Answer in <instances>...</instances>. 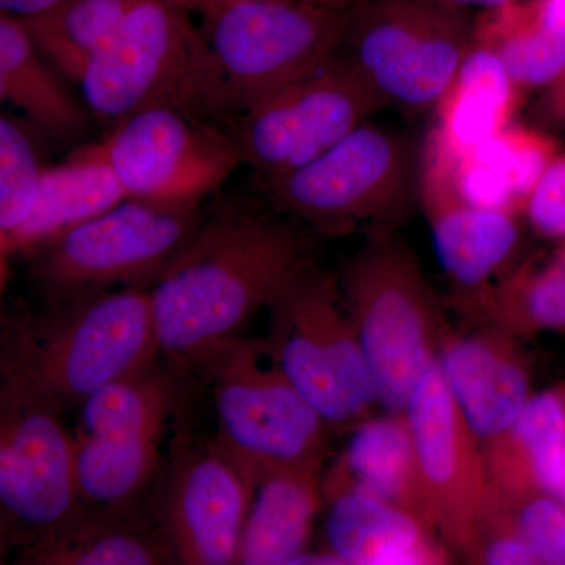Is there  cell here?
<instances>
[{"mask_svg":"<svg viewBox=\"0 0 565 565\" xmlns=\"http://www.w3.org/2000/svg\"><path fill=\"white\" fill-rule=\"evenodd\" d=\"M522 103L503 65L473 43L435 106L434 129L446 148L459 154L508 128Z\"/></svg>","mask_w":565,"mask_h":565,"instance_id":"27","label":"cell"},{"mask_svg":"<svg viewBox=\"0 0 565 565\" xmlns=\"http://www.w3.org/2000/svg\"><path fill=\"white\" fill-rule=\"evenodd\" d=\"M128 199L95 143L82 145L58 166L46 167L35 206L24 225L0 244L2 264L90 221Z\"/></svg>","mask_w":565,"mask_h":565,"instance_id":"23","label":"cell"},{"mask_svg":"<svg viewBox=\"0 0 565 565\" xmlns=\"http://www.w3.org/2000/svg\"><path fill=\"white\" fill-rule=\"evenodd\" d=\"M515 340L492 327L471 334L446 327L438 344L445 384L481 441L508 429L533 397L530 366Z\"/></svg>","mask_w":565,"mask_h":565,"instance_id":"18","label":"cell"},{"mask_svg":"<svg viewBox=\"0 0 565 565\" xmlns=\"http://www.w3.org/2000/svg\"><path fill=\"white\" fill-rule=\"evenodd\" d=\"M470 310L514 338L565 330V266L552 253L541 262L531 259L492 282Z\"/></svg>","mask_w":565,"mask_h":565,"instance_id":"30","label":"cell"},{"mask_svg":"<svg viewBox=\"0 0 565 565\" xmlns=\"http://www.w3.org/2000/svg\"><path fill=\"white\" fill-rule=\"evenodd\" d=\"M158 525L177 564H236L255 481L214 440L180 444L169 467Z\"/></svg>","mask_w":565,"mask_h":565,"instance_id":"16","label":"cell"},{"mask_svg":"<svg viewBox=\"0 0 565 565\" xmlns=\"http://www.w3.org/2000/svg\"><path fill=\"white\" fill-rule=\"evenodd\" d=\"M161 356L150 289H111L47 303L2 333V379L17 382L63 412L129 377Z\"/></svg>","mask_w":565,"mask_h":565,"instance_id":"2","label":"cell"},{"mask_svg":"<svg viewBox=\"0 0 565 565\" xmlns=\"http://www.w3.org/2000/svg\"><path fill=\"white\" fill-rule=\"evenodd\" d=\"M326 503L322 473L280 468L255 479L236 564L288 565L310 552Z\"/></svg>","mask_w":565,"mask_h":565,"instance_id":"22","label":"cell"},{"mask_svg":"<svg viewBox=\"0 0 565 565\" xmlns=\"http://www.w3.org/2000/svg\"><path fill=\"white\" fill-rule=\"evenodd\" d=\"M539 6L546 28L565 36V0H539Z\"/></svg>","mask_w":565,"mask_h":565,"instance_id":"37","label":"cell"},{"mask_svg":"<svg viewBox=\"0 0 565 565\" xmlns=\"http://www.w3.org/2000/svg\"><path fill=\"white\" fill-rule=\"evenodd\" d=\"M61 76L24 22L0 13V99L20 109L35 131L68 140L87 131L93 117Z\"/></svg>","mask_w":565,"mask_h":565,"instance_id":"26","label":"cell"},{"mask_svg":"<svg viewBox=\"0 0 565 565\" xmlns=\"http://www.w3.org/2000/svg\"><path fill=\"white\" fill-rule=\"evenodd\" d=\"M313 266L307 243L289 223L245 210L204 217L148 288L161 356L192 366L239 337L253 316L273 307Z\"/></svg>","mask_w":565,"mask_h":565,"instance_id":"1","label":"cell"},{"mask_svg":"<svg viewBox=\"0 0 565 565\" xmlns=\"http://www.w3.org/2000/svg\"><path fill=\"white\" fill-rule=\"evenodd\" d=\"M416 192L445 274L470 307L492 286L519 244V215L468 202L452 178L451 154L437 131L424 141Z\"/></svg>","mask_w":565,"mask_h":565,"instance_id":"17","label":"cell"},{"mask_svg":"<svg viewBox=\"0 0 565 565\" xmlns=\"http://www.w3.org/2000/svg\"><path fill=\"white\" fill-rule=\"evenodd\" d=\"M323 2H348V0H323Z\"/></svg>","mask_w":565,"mask_h":565,"instance_id":"42","label":"cell"},{"mask_svg":"<svg viewBox=\"0 0 565 565\" xmlns=\"http://www.w3.org/2000/svg\"><path fill=\"white\" fill-rule=\"evenodd\" d=\"M95 145L128 199L166 206H200L244 163L225 125L173 106L136 111Z\"/></svg>","mask_w":565,"mask_h":565,"instance_id":"13","label":"cell"},{"mask_svg":"<svg viewBox=\"0 0 565 565\" xmlns=\"http://www.w3.org/2000/svg\"><path fill=\"white\" fill-rule=\"evenodd\" d=\"M25 120L0 118V244L24 225L35 206L46 167Z\"/></svg>","mask_w":565,"mask_h":565,"instance_id":"31","label":"cell"},{"mask_svg":"<svg viewBox=\"0 0 565 565\" xmlns=\"http://www.w3.org/2000/svg\"><path fill=\"white\" fill-rule=\"evenodd\" d=\"M539 114L544 120L565 128V65L555 79L544 88L539 99Z\"/></svg>","mask_w":565,"mask_h":565,"instance_id":"35","label":"cell"},{"mask_svg":"<svg viewBox=\"0 0 565 565\" xmlns=\"http://www.w3.org/2000/svg\"><path fill=\"white\" fill-rule=\"evenodd\" d=\"M473 44L465 10L441 0L351 7L343 51L385 106H437Z\"/></svg>","mask_w":565,"mask_h":565,"instance_id":"11","label":"cell"},{"mask_svg":"<svg viewBox=\"0 0 565 565\" xmlns=\"http://www.w3.org/2000/svg\"><path fill=\"white\" fill-rule=\"evenodd\" d=\"M338 281L379 407L404 414L448 327L437 294L411 245L385 230L370 234Z\"/></svg>","mask_w":565,"mask_h":565,"instance_id":"4","label":"cell"},{"mask_svg":"<svg viewBox=\"0 0 565 565\" xmlns=\"http://www.w3.org/2000/svg\"><path fill=\"white\" fill-rule=\"evenodd\" d=\"M490 525L519 535L530 546L535 563L565 565V503L556 494L534 493L515 501L493 497L484 530Z\"/></svg>","mask_w":565,"mask_h":565,"instance_id":"32","label":"cell"},{"mask_svg":"<svg viewBox=\"0 0 565 565\" xmlns=\"http://www.w3.org/2000/svg\"><path fill=\"white\" fill-rule=\"evenodd\" d=\"M470 563L487 565H530L535 563L530 546L503 526H487Z\"/></svg>","mask_w":565,"mask_h":565,"instance_id":"34","label":"cell"},{"mask_svg":"<svg viewBox=\"0 0 565 565\" xmlns=\"http://www.w3.org/2000/svg\"><path fill=\"white\" fill-rule=\"evenodd\" d=\"M264 344L332 433L374 416L377 392L340 281L311 267L269 308Z\"/></svg>","mask_w":565,"mask_h":565,"instance_id":"7","label":"cell"},{"mask_svg":"<svg viewBox=\"0 0 565 565\" xmlns=\"http://www.w3.org/2000/svg\"><path fill=\"white\" fill-rule=\"evenodd\" d=\"M132 0H62L20 20L65 79L79 84L88 65L117 36Z\"/></svg>","mask_w":565,"mask_h":565,"instance_id":"29","label":"cell"},{"mask_svg":"<svg viewBox=\"0 0 565 565\" xmlns=\"http://www.w3.org/2000/svg\"><path fill=\"white\" fill-rule=\"evenodd\" d=\"M556 497L561 498V500H563L565 503V449H564L563 471H561L559 489H557Z\"/></svg>","mask_w":565,"mask_h":565,"instance_id":"40","label":"cell"},{"mask_svg":"<svg viewBox=\"0 0 565 565\" xmlns=\"http://www.w3.org/2000/svg\"><path fill=\"white\" fill-rule=\"evenodd\" d=\"M384 107L341 50L245 107L228 129L244 163L267 181L313 162Z\"/></svg>","mask_w":565,"mask_h":565,"instance_id":"12","label":"cell"},{"mask_svg":"<svg viewBox=\"0 0 565 565\" xmlns=\"http://www.w3.org/2000/svg\"><path fill=\"white\" fill-rule=\"evenodd\" d=\"M212 2H214V0H191L195 13H200V11L206 9L207 6H211Z\"/></svg>","mask_w":565,"mask_h":565,"instance_id":"41","label":"cell"},{"mask_svg":"<svg viewBox=\"0 0 565 565\" xmlns=\"http://www.w3.org/2000/svg\"><path fill=\"white\" fill-rule=\"evenodd\" d=\"M473 43L492 52L520 99L545 88L565 65V36L550 31L539 0H512L486 10L473 28Z\"/></svg>","mask_w":565,"mask_h":565,"instance_id":"28","label":"cell"},{"mask_svg":"<svg viewBox=\"0 0 565 565\" xmlns=\"http://www.w3.org/2000/svg\"><path fill=\"white\" fill-rule=\"evenodd\" d=\"M177 386L158 363L104 386L77 408L71 430L82 508L134 512L161 471Z\"/></svg>","mask_w":565,"mask_h":565,"instance_id":"9","label":"cell"},{"mask_svg":"<svg viewBox=\"0 0 565 565\" xmlns=\"http://www.w3.org/2000/svg\"><path fill=\"white\" fill-rule=\"evenodd\" d=\"M416 178L408 141L364 121L313 162L264 181V191L278 211L337 237L384 230L403 214Z\"/></svg>","mask_w":565,"mask_h":565,"instance_id":"10","label":"cell"},{"mask_svg":"<svg viewBox=\"0 0 565 565\" xmlns=\"http://www.w3.org/2000/svg\"><path fill=\"white\" fill-rule=\"evenodd\" d=\"M525 215L534 232L548 239H565V152H557L530 200Z\"/></svg>","mask_w":565,"mask_h":565,"instance_id":"33","label":"cell"},{"mask_svg":"<svg viewBox=\"0 0 565 565\" xmlns=\"http://www.w3.org/2000/svg\"><path fill=\"white\" fill-rule=\"evenodd\" d=\"M557 152L548 134L511 122L470 150L449 154L452 178L468 202L520 215Z\"/></svg>","mask_w":565,"mask_h":565,"instance_id":"25","label":"cell"},{"mask_svg":"<svg viewBox=\"0 0 565 565\" xmlns=\"http://www.w3.org/2000/svg\"><path fill=\"white\" fill-rule=\"evenodd\" d=\"M565 449V384L533 394L514 423L482 441L494 500L557 493Z\"/></svg>","mask_w":565,"mask_h":565,"instance_id":"21","label":"cell"},{"mask_svg":"<svg viewBox=\"0 0 565 565\" xmlns=\"http://www.w3.org/2000/svg\"><path fill=\"white\" fill-rule=\"evenodd\" d=\"M193 13L191 0H132L79 82L93 120L109 129L141 109L173 106L226 126L221 77Z\"/></svg>","mask_w":565,"mask_h":565,"instance_id":"3","label":"cell"},{"mask_svg":"<svg viewBox=\"0 0 565 565\" xmlns=\"http://www.w3.org/2000/svg\"><path fill=\"white\" fill-rule=\"evenodd\" d=\"M63 411L17 382L0 385L3 545L24 550L82 509L73 435Z\"/></svg>","mask_w":565,"mask_h":565,"instance_id":"14","label":"cell"},{"mask_svg":"<svg viewBox=\"0 0 565 565\" xmlns=\"http://www.w3.org/2000/svg\"><path fill=\"white\" fill-rule=\"evenodd\" d=\"M203 221L202 206L126 199L25 255L29 277L47 303L150 288Z\"/></svg>","mask_w":565,"mask_h":565,"instance_id":"8","label":"cell"},{"mask_svg":"<svg viewBox=\"0 0 565 565\" xmlns=\"http://www.w3.org/2000/svg\"><path fill=\"white\" fill-rule=\"evenodd\" d=\"M441 2L460 10H467L468 7H482V9L490 10L512 2V0H441Z\"/></svg>","mask_w":565,"mask_h":565,"instance_id":"38","label":"cell"},{"mask_svg":"<svg viewBox=\"0 0 565 565\" xmlns=\"http://www.w3.org/2000/svg\"><path fill=\"white\" fill-rule=\"evenodd\" d=\"M329 552L341 565H444L451 550L396 505L359 492L326 497Z\"/></svg>","mask_w":565,"mask_h":565,"instance_id":"20","label":"cell"},{"mask_svg":"<svg viewBox=\"0 0 565 565\" xmlns=\"http://www.w3.org/2000/svg\"><path fill=\"white\" fill-rule=\"evenodd\" d=\"M191 367L211 384L214 444L253 481L280 468L323 473L332 430L286 377L264 340L223 341Z\"/></svg>","mask_w":565,"mask_h":565,"instance_id":"5","label":"cell"},{"mask_svg":"<svg viewBox=\"0 0 565 565\" xmlns=\"http://www.w3.org/2000/svg\"><path fill=\"white\" fill-rule=\"evenodd\" d=\"M349 434L341 455L323 470V498L367 494L403 509L435 533L407 412L371 416Z\"/></svg>","mask_w":565,"mask_h":565,"instance_id":"19","label":"cell"},{"mask_svg":"<svg viewBox=\"0 0 565 565\" xmlns=\"http://www.w3.org/2000/svg\"><path fill=\"white\" fill-rule=\"evenodd\" d=\"M61 2L62 0H0V11L25 20V18L36 17Z\"/></svg>","mask_w":565,"mask_h":565,"instance_id":"36","label":"cell"},{"mask_svg":"<svg viewBox=\"0 0 565 565\" xmlns=\"http://www.w3.org/2000/svg\"><path fill=\"white\" fill-rule=\"evenodd\" d=\"M28 565H161L177 564L158 523L136 511L82 508L65 525L21 550Z\"/></svg>","mask_w":565,"mask_h":565,"instance_id":"24","label":"cell"},{"mask_svg":"<svg viewBox=\"0 0 565 565\" xmlns=\"http://www.w3.org/2000/svg\"><path fill=\"white\" fill-rule=\"evenodd\" d=\"M199 14L221 77L228 128L256 99L343 50L351 7L323 0H215Z\"/></svg>","mask_w":565,"mask_h":565,"instance_id":"6","label":"cell"},{"mask_svg":"<svg viewBox=\"0 0 565 565\" xmlns=\"http://www.w3.org/2000/svg\"><path fill=\"white\" fill-rule=\"evenodd\" d=\"M214 2H215V0H214Z\"/></svg>","mask_w":565,"mask_h":565,"instance_id":"43","label":"cell"},{"mask_svg":"<svg viewBox=\"0 0 565 565\" xmlns=\"http://www.w3.org/2000/svg\"><path fill=\"white\" fill-rule=\"evenodd\" d=\"M435 533L471 561L493 508L482 441L445 384L437 359L407 407Z\"/></svg>","mask_w":565,"mask_h":565,"instance_id":"15","label":"cell"},{"mask_svg":"<svg viewBox=\"0 0 565 565\" xmlns=\"http://www.w3.org/2000/svg\"><path fill=\"white\" fill-rule=\"evenodd\" d=\"M552 255L555 256L557 262L563 263L565 266V239L557 241V245L553 248Z\"/></svg>","mask_w":565,"mask_h":565,"instance_id":"39","label":"cell"}]
</instances>
